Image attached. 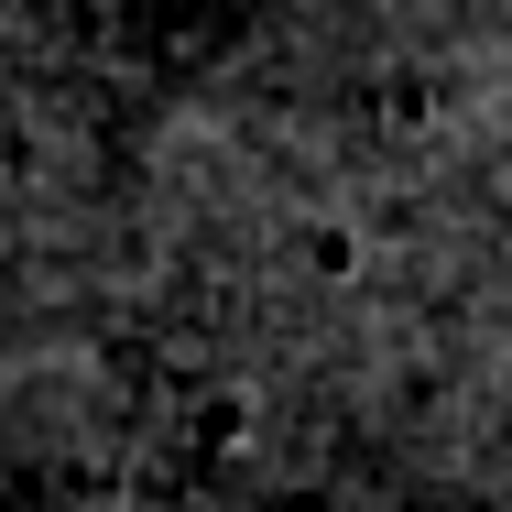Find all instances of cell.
Wrapping results in <instances>:
<instances>
[{
	"instance_id": "obj_1",
	"label": "cell",
	"mask_w": 512,
	"mask_h": 512,
	"mask_svg": "<svg viewBox=\"0 0 512 512\" xmlns=\"http://www.w3.org/2000/svg\"><path fill=\"white\" fill-rule=\"evenodd\" d=\"M207 447H218V458L251 447V393H218V404H207Z\"/></svg>"
},
{
	"instance_id": "obj_2",
	"label": "cell",
	"mask_w": 512,
	"mask_h": 512,
	"mask_svg": "<svg viewBox=\"0 0 512 512\" xmlns=\"http://www.w3.org/2000/svg\"><path fill=\"white\" fill-rule=\"evenodd\" d=\"M99 512H142V502H99Z\"/></svg>"
}]
</instances>
